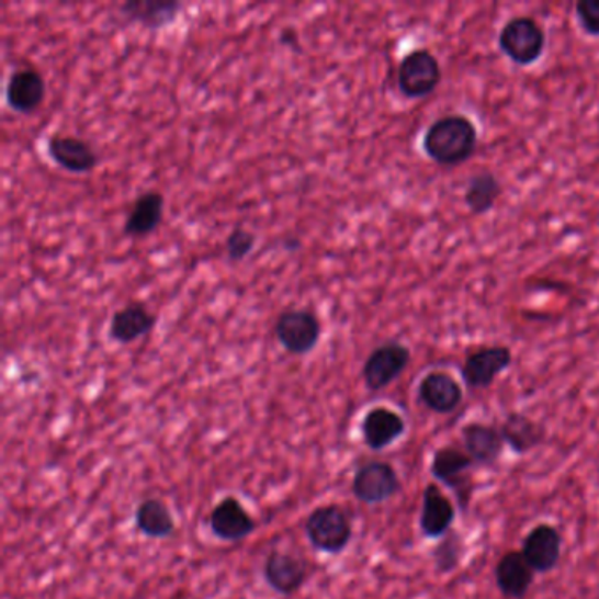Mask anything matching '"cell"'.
Returning a JSON list of instances; mask_svg holds the SVG:
<instances>
[{
	"instance_id": "21",
	"label": "cell",
	"mask_w": 599,
	"mask_h": 599,
	"mask_svg": "<svg viewBox=\"0 0 599 599\" xmlns=\"http://www.w3.org/2000/svg\"><path fill=\"white\" fill-rule=\"evenodd\" d=\"M499 429H501L505 443L517 455L533 452L534 449L543 445L546 440L545 426L531 419L529 415L520 414V411L508 414L507 419L502 420Z\"/></svg>"
},
{
	"instance_id": "9",
	"label": "cell",
	"mask_w": 599,
	"mask_h": 599,
	"mask_svg": "<svg viewBox=\"0 0 599 599\" xmlns=\"http://www.w3.org/2000/svg\"><path fill=\"white\" fill-rule=\"evenodd\" d=\"M513 353L505 344L481 347L467 353L461 366L464 384L473 391H484L511 366Z\"/></svg>"
},
{
	"instance_id": "2",
	"label": "cell",
	"mask_w": 599,
	"mask_h": 599,
	"mask_svg": "<svg viewBox=\"0 0 599 599\" xmlns=\"http://www.w3.org/2000/svg\"><path fill=\"white\" fill-rule=\"evenodd\" d=\"M498 46L502 55L516 66H534L545 54V29L531 16H516L508 20L499 31Z\"/></svg>"
},
{
	"instance_id": "20",
	"label": "cell",
	"mask_w": 599,
	"mask_h": 599,
	"mask_svg": "<svg viewBox=\"0 0 599 599\" xmlns=\"http://www.w3.org/2000/svg\"><path fill=\"white\" fill-rule=\"evenodd\" d=\"M157 326V317L145 303H128L111 317L110 338L116 343L128 344L150 335Z\"/></svg>"
},
{
	"instance_id": "6",
	"label": "cell",
	"mask_w": 599,
	"mask_h": 599,
	"mask_svg": "<svg viewBox=\"0 0 599 599\" xmlns=\"http://www.w3.org/2000/svg\"><path fill=\"white\" fill-rule=\"evenodd\" d=\"M274 335L286 352L294 353V355H306L320 341L323 324L312 309H285L278 315Z\"/></svg>"
},
{
	"instance_id": "1",
	"label": "cell",
	"mask_w": 599,
	"mask_h": 599,
	"mask_svg": "<svg viewBox=\"0 0 599 599\" xmlns=\"http://www.w3.org/2000/svg\"><path fill=\"white\" fill-rule=\"evenodd\" d=\"M478 146V128L464 115H447L434 120L423 133L422 150L428 159L443 168L467 162Z\"/></svg>"
},
{
	"instance_id": "29",
	"label": "cell",
	"mask_w": 599,
	"mask_h": 599,
	"mask_svg": "<svg viewBox=\"0 0 599 599\" xmlns=\"http://www.w3.org/2000/svg\"><path fill=\"white\" fill-rule=\"evenodd\" d=\"M280 45L291 46L292 49L300 48V36L294 29H285L280 36Z\"/></svg>"
},
{
	"instance_id": "3",
	"label": "cell",
	"mask_w": 599,
	"mask_h": 599,
	"mask_svg": "<svg viewBox=\"0 0 599 599\" xmlns=\"http://www.w3.org/2000/svg\"><path fill=\"white\" fill-rule=\"evenodd\" d=\"M475 461L463 447L445 445L432 454L429 472L438 484L452 490L461 510L466 511L472 501L473 467Z\"/></svg>"
},
{
	"instance_id": "26",
	"label": "cell",
	"mask_w": 599,
	"mask_h": 599,
	"mask_svg": "<svg viewBox=\"0 0 599 599\" xmlns=\"http://www.w3.org/2000/svg\"><path fill=\"white\" fill-rule=\"evenodd\" d=\"M464 560V540L463 536L454 531H450L447 536L441 538L437 549L432 551V561L438 572L443 575L455 572Z\"/></svg>"
},
{
	"instance_id": "24",
	"label": "cell",
	"mask_w": 599,
	"mask_h": 599,
	"mask_svg": "<svg viewBox=\"0 0 599 599\" xmlns=\"http://www.w3.org/2000/svg\"><path fill=\"white\" fill-rule=\"evenodd\" d=\"M136 528L139 533L155 540L169 538L177 529L171 510L162 499L150 498L139 502L136 508Z\"/></svg>"
},
{
	"instance_id": "28",
	"label": "cell",
	"mask_w": 599,
	"mask_h": 599,
	"mask_svg": "<svg viewBox=\"0 0 599 599\" xmlns=\"http://www.w3.org/2000/svg\"><path fill=\"white\" fill-rule=\"evenodd\" d=\"M575 16L586 36L599 37V0H578Z\"/></svg>"
},
{
	"instance_id": "5",
	"label": "cell",
	"mask_w": 599,
	"mask_h": 599,
	"mask_svg": "<svg viewBox=\"0 0 599 599\" xmlns=\"http://www.w3.org/2000/svg\"><path fill=\"white\" fill-rule=\"evenodd\" d=\"M443 71L440 60L426 48L414 49L397 67V87L408 99H423L440 87Z\"/></svg>"
},
{
	"instance_id": "7",
	"label": "cell",
	"mask_w": 599,
	"mask_h": 599,
	"mask_svg": "<svg viewBox=\"0 0 599 599\" xmlns=\"http://www.w3.org/2000/svg\"><path fill=\"white\" fill-rule=\"evenodd\" d=\"M411 352L402 341L380 344L362 366V380L371 393H380L394 384L410 366Z\"/></svg>"
},
{
	"instance_id": "23",
	"label": "cell",
	"mask_w": 599,
	"mask_h": 599,
	"mask_svg": "<svg viewBox=\"0 0 599 599\" xmlns=\"http://www.w3.org/2000/svg\"><path fill=\"white\" fill-rule=\"evenodd\" d=\"M163 195L160 192H143L134 201L133 210L128 213L124 225V234L128 238H143L154 233L162 222Z\"/></svg>"
},
{
	"instance_id": "18",
	"label": "cell",
	"mask_w": 599,
	"mask_h": 599,
	"mask_svg": "<svg viewBox=\"0 0 599 599\" xmlns=\"http://www.w3.org/2000/svg\"><path fill=\"white\" fill-rule=\"evenodd\" d=\"M536 573L520 551H508L494 566V580L499 592L508 599H524L533 587Z\"/></svg>"
},
{
	"instance_id": "13",
	"label": "cell",
	"mask_w": 599,
	"mask_h": 599,
	"mask_svg": "<svg viewBox=\"0 0 599 599\" xmlns=\"http://www.w3.org/2000/svg\"><path fill=\"white\" fill-rule=\"evenodd\" d=\"M457 508L454 501L443 493L437 482L426 485L422 493V508H420L419 525L423 536L429 540H441L452 531Z\"/></svg>"
},
{
	"instance_id": "16",
	"label": "cell",
	"mask_w": 599,
	"mask_h": 599,
	"mask_svg": "<svg viewBox=\"0 0 599 599\" xmlns=\"http://www.w3.org/2000/svg\"><path fill=\"white\" fill-rule=\"evenodd\" d=\"M461 440L463 449L475 461L476 466H494L507 447L501 429L494 423L467 422L461 429Z\"/></svg>"
},
{
	"instance_id": "22",
	"label": "cell",
	"mask_w": 599,
	"mask_h": 599,
	"mask_svg": "<svg viewBox=\"0 0 599 599\" xmlns=\"http://www.w3.org/2000/svg\"><path fill=\"white\" fill-rule=\"evenodd\" d=\"M181 10L183 4L177 0H128L120 5V13L125 20L155 31L171 25Z\"/></svg>"
},
{
	"instance_id": "27",
	"label": "cell",
	"mask_w": 599,
	"mask_h": 599,
	"mask_svg": "<svg viewBox=\"0 0 599 599\" xmlns=\"http://www.w3.org/2000/svg\"><path fill=\"white\" fill-rule=\"evenodd\" d=\"M253 247H256V236L242 227H236L225 239V253L230 262L247 259Z\"/></svg>"
},
{
	"instance_id": "19",
	"label": "cell",
	"mask_w": 599,
	"mask_h": 599,
	"mask_svg": "<svg viewBox=\"0 0 599 599\" xmlns=\"http://www.w3.org/2000/svg\"><path fill=\"white\" fill-rule=\"evenodd\" d=\"M46 95L45 78L32 67L11 72L5 83V102L11 110L29 115L43 104Z\"/></svg>"
},
{
	"instance_id": "25",
	"label": "cell",
	"mask_w": 599,
	"mask_h": 599,
	"mask_svg": "<svg viewBox=\"0 0 599 599\" xmlns=\"http://www.w3.org/2000/svg\"><path fill=\"white\" fill-rule=\"evenodd\" d=\"M501 192V181L494 172L478 171L467 181L464 204L472 215L482 216L496 206Z\"/></svg>"
},
{
	"instance_id": "30",
	"label": "cell",
	"mask_w": 599,
	"mask_h": 599,
	"mask_svg": "<svg viewBox=\"0 0 599 599\" xmlns=\"http://www.w3.org/2000/svg\"><path fill=\"white\" fill-rule=\"evenodd\" d=\"M283 248H285L286 251L297 250V248H301L300 238L283 239Z\"/></svg>"
},
{
	"instance_id": "4",
	"label": "cell",
	"mask_w": 599,
	"mask_h": 599,
	"mask_svg": "<svg viewBox=\"0 0 599 599\" xmlns=\"http://www.w3.org/2000/svg\"><path fill=\"white\" fill-rule=\"evenodd\" d=\"M305 531L317 551L331 555L341 554L353 536L352 520L340 505L315 508L306 519Z\"/></svg>"
},
{
	"instance_id": "17",
	"label": "cell",
	"mask_w": 599,
	"mask_h": 599,
	"mask_svg": "<svg viewBox=\"0 0 599 599\" xmlns=\"http://www.w3.org/2000/svg\"><path fill=\"white\" fill-rule=\"evenodd\" d=\"M46 151L49 159L60 166L64 171L72 172V174L92 172L99 163L98 151L93 150L89 142H83L80 137L54 134L46 142Z\"/></svg>"
},
{
	"instance_id": "15",
	"label": "cell",
	"mask_w": 599,
	"mask_h": 599,
	"mask_svg": "<svg viewBox=\"0 0 599 599\" xmlns=\"http://www.w3.org/2000/svg\"><path fill=\"white\" fill-rule=\"evenodd\" d=\"M210 528L222 542H241L256 531L257 522L242 502L234 496L222 499L212 510Z\"/></svg>"
},
{
	"instance_id": "14",
	"label": "cell",
	"mask_w": 599,
	"mask_h": 599,
	"mask_svg": "<svg viewBox=\"0 0 599 599\" xmlns=\"http://www.w3.org/2000/svg\"><path fill=\"white\" fill-rule=\"evenodd\" d=\"M406 432V420L399 411L388 406H375L366 411L361 422L362 440L368 449H388L397 440H402Z\"/></svg>"
},
{
	"instance_id": "10",
	"label": "cell",
	"mask_w": 599,
	"mask_h": 599,
	"mask_svg": "<svg viewBox=\"0 0 599 599\" xmlns=\"http://www.w3.org/2000/svg\"><path fill=\"white\" fill-rule=\"evenodd\" d=\"M520 552L536 575L554 572L563 554V534L560 528L549 522L534 525L522 540Z\"/></svg>"
},
{
	"instance_id": "11",
	"label": "cell",
	"mask_w": 599,
	"mask_h": 599,
	"mask_svg": "<svg viewBox=\"0 0 599 599\" xmlns=\"http://www.w3.org/2000/svg\"><path fill=\"white\" fill-rule=\"evenodd\" d=\"M265 581L278 595L291 596L305 586L308 563L305 557L291 551L269 552L262 566Z\"/></svg>"
},
{
	"instance_id": "12",
	"label": "cell",
	"mask_w": 599,
	"mask_h": 599,
	"mask_svg": "<svg viewBox=\"0 0 599 599\" xmlns=\"http://www.w3.org/2000/svg\"><path fill=\"white\" fill-rule=\"evenodd\" d=\"M417 396L432 414L449 415L463 405L464 388L449 371L434 370L420 380Z\"/></svg>"
},
{
	"instance_id": "8",
	"label": "cell",
	"mask_w": 599,
	"mask_h": 599,
	"mask_svg": "<svg viewBox=\"0 0 599 599\" xmlns=\"http://www.w3.org/2000/svg\"><path fill=\"white\" fill-rule=\"evenodd\" d=\"M402 478L396 467L385 461H368L353 475L352 493L359 501L380 505L402 493Z\"/></svg>"
}]
</instances>
